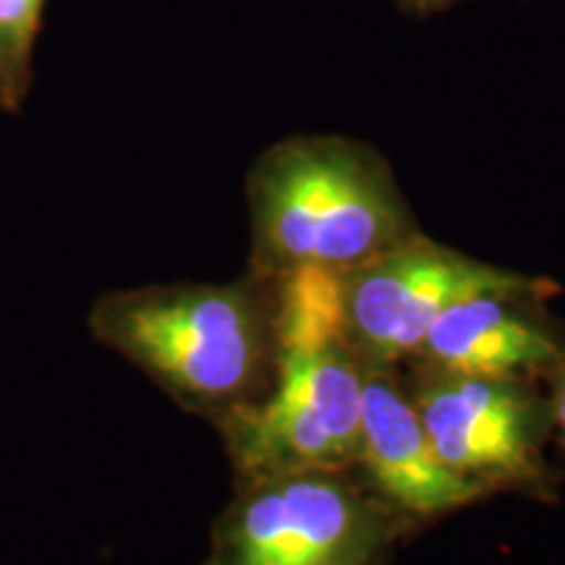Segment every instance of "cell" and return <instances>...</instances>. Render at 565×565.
Returning <instances> with one entry per match:
<instances>
[{
    "instance_id": "cell-1",
    "label": "cell",
    "mask_w": 565,
    "mask_h": 565,
    "mask_svg": "<svg viewBox=\"0 0 565 565\" xmlns=\"http://www.w3.org/2000/svg\"><path fill=\"white\" fill-rule=\"evenodd\" d=\"M246 202L259 280L349 273L422 231L385 154L341 134H294L259 152Z\"/></svg>"
},
{
    "instance_id": "cell-2",
    "label": "cell",
    "mask_w": 565,
    "mask_h": 565,
    "mask_svg": "<svg viewBox=\"0 0 565 565\" xmlns=\"http://www.w3.org/2000/svg\"><path fill=\"white\" fill-rule=\"evenodd\" d=\"M87 328L212 427L267 393L280 345L265 280L154 282L108 291Z\"/></svg>"
},
{
    "instance_id": "cell-3",
    "label": "cell",
    "mask_w": 565,
    "mask_h": 565,
    "mask_svg": "<svg viewBox=\"0 0 565 565\" xmlns=\"http://www.w3.org/2000/svg\"><path fill=\"white\" fill-rule=\"evenodd\" d=\"M200 565H387L408 529L356 471L236 482Z\"/></svg>"
},
{
    "instance_id": "cell-4",
    "label": "cell",
    "mask_w": 565,
    "mask_h": 565,
    "mask_svg": "<svg viewBox=\"0 0 565 565\" xmlns=\"http://www.w3.org/2000/svg\"><path fill=\"white\" fill-rule=\"evenodd\" d=\"M404 385L429 443L458 477L492 492L555 503L563 471L547 461L553 440L542 383L477 377L406 362ZM401 370V366H398Z\"/></svg>"
},
{
    "instance_id": "cell-5",
    "label": "cell",
    "mask_w": 565,
    "mask_h": 565,
    "mask_svg": "<svg viewBox=\"0 0 565 565\" xmlns=\"http://www.w3.org/2000/svg\"><path fill=\"white\" fill-rule=\"evenodd\" d=\"M362 391L364 366L341 343L280 351L263 398L215 424L236 482L291 471H353Z\"/></svg>"
},
{
    "instance_id": "cell-6",
    "label": "cell",
    "mask_w": 565,
    "mask_h": 565,
    "mask_svg": "<svg viewBox=\"0 0 565 565\" xmlns=\"http://www.w3.org/2000/svg\"><path fill=\"white\" fill-rule=\"evenodd\" d=\"M414 233L341 275V341L362 364L404 366L437 317L456 301L534 282Z\"/></svg>"
},
{
    "instance_id": "cell-7",
    "label": "cell",
    "mask_w": 565,
    "mask_h": 565,
    "mask_svg": "<svg viewBox=\"0 0 565 565\" xmlns=\"http://www.w3.org/2000/svg\"><path fill=\"white\" fill-rule=\"evenodd\" d=\"M364 366L359 479L404 521L408 532L487 498L437 456L398 366Z\"/></svg>"
},
{
    "instance_id": "cell-8",
    "label": "cell",
    "mask_w": 565,
    "mask_h": 565,
    "mask_svg": "<svg viewBox=\"0 0 565 565\" xmlns=\"http://www.w3.org/2000/svg\"><path fill=\"white\" fill-rule=\"evenodd\" d=\"M557 286L536 278L456 301L437 317L408 362L477 377L542 383L561 356L565 322L547 309Z\"/></svg>"
},
{
    "instance_id": "cell-9",
    "label": "cell",
    "mask_w": 565,
    "mask_h": 565,
    "mask_svg": "<svg viewBox=\"0 0 565 565\" xmlns=\"http://www.w3.org/2000/svg\"><path fill=\"white\" fill-rule=\"evenodd\" d=\"M51 0H0V113L21 116L34 87V53Z\"/></svg>"
},
{
    "instance_id": "cell-10",
    "label": "cell",
    "mask_w": 565,
    "mask_h": 565,
    "mask_svg": "<svg viewBox=\"0 0 565 565\" xmlns=\"http://www.w3.org/2000/svg\"><path fill=\"white\" fill-rule=\"evenodd\" d=\"M545 387L547 404H550V422H553V440L561 448L565 461V343L561 349V356L555 359L553 370L542 380Z\"/></svg>"
},
{
    "instance_id": "cell-11",
    "label": "cell",
    "mask_w": 565,
    "mask_h": 565,
    "mask_svg": "<svg viewBox=\"0 0 565 565\" xmlns=\"http://www.w3.org/2000/svg\"><path fill=\"white\" fill-rule=\"evenodd\" d=\"M398 3V11L406 13L412 19H429L435 13H443L454 6L463 3V0H395Z\"/></svg>"
}]
</instances>
